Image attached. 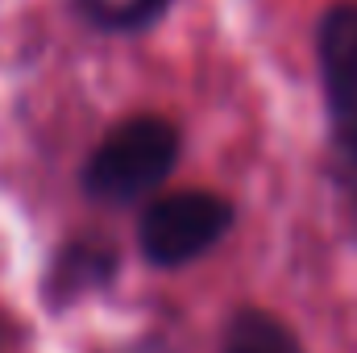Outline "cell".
Wrapping results in <instances>:
<instances>
[{
  "mask_svg": "<svg viewBox=\"0 0 357 353\" xmlns=\"http://www.w3.org/2000/svg\"><path fill=\"white\" fill-rule=\"evenodd\" d=\"M225 353H303V345H299V337L278 316L258 312V308H245L229 324Z\"/></svg>",
  "mask_w": 357,
  "mask_h": 353,
  "instance_id": "5",
  "label": "cell"
},
{
  "mask_svg": "<svg viewBox=\"0 0 357 353\" xmlns=\"http://www.w3.org/2000/svg\"><path fill=\"white\" fill-rule=\"evenodd\" d=\"M79 4L104 29H142L167 8V0H79Z\"/></svg>",
  "mask_w": 357,
  "mask_h": 353,
  "instance_id": "6",
  "label": "cell"
},
{
  "mask_svg": "<svg viewBox=\"0 0 357 353\" xmlns=\"http://www.w3.org/2000/svg\"><path fill=\"white\" fill-rule=\"evenodd\" d=\"M320 71L333 117V183L345 229L357 241V8H337L320 25Z\"/></svg>",
  "mask_w": 357,
  "mask_h": 353,
  "instance_id": "2",
  "label": "cell"
},
{
  "mask_svg": "<svg viewBox=\"0 0 357 353\" xmlns=\"http://www.w3.org/2000/svg\"><path fill=\"white\" fill-rule=\"evenodd\" d=\"M233 225V204L225 195L212 191H178L162 195L146 208L137 237H142V254L154 266L171 270V266L195 262L204 250H212Z\"/></svg>",
  "mask_w": 357,
  "mask_h": 353,
  "instance_id": "3",
  "label": "cell"
},
{
  "mask_svg": "<svg viewBox=\"0 0 357 353\" xmlns=\"http://www.w3.org/2000/svg\"><path fill=\"white\" fill-rule=\"evenodd\" d=\"M178 158V133L162 117H133L116 125L88 158L84 187L100 204H133L171 175Z\"/></svg>",
  "mask_w": 357,
  "mask_h": 353,
  "instance_id": "1",
  "label": "cell"
},
{
  "mask_svg": "<svg viewBox=\"0 0 357 353\" xmlns=\"http://www.w3.org/2000/svg\"><path fill=\"white\" fill-rule=\"evenodd\" d=\"M112 278H116V250L100 237H79L54 254L50 274L42 283V295L50 308H67L84 295L104 291Z\"/></svg>",
  "mask_w": 357,
  "mask_h": 353,
  "instance_id": "4",
  "label": "cell"
}]
</instances>
